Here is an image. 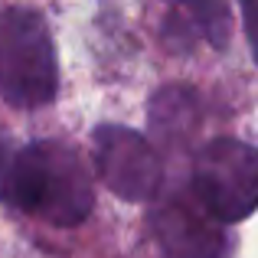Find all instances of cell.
<instances>
[{
    "instance_id": "6da1fadb",
    "label": "cell",
    "mask_w": 258,
    "mask_h": 258,
    "mask_svg": "<svg viewBox=\"0 0 258 258\" xmlns=\"http://www.w3.org/2000/svg\"><path fill=\"white\" fill-rule=\"evenodd\" d=\"M0 193L10 206L62 229L79 226L95 203L92 176L79 151L59 141H33L13 154L0 173Z\"/></svg>"
},
{
    "instance_id": "7a4b0ae2",
    "label": "cell",
    "mask_w": 258,
    "mask_h": 258,
    "mask_svg": "<svg viewBox=\"0 0 258 258\" xmlns=\"http://www.w3.org/2000/svg\"><path fill=\"white\" fill-rule=\"evenodd\" d=\"M59 72L46 20L26 7L0 10V95L17 108H39L56 98Z\"/></svg>"
},
{
    "instance_id": "3957f363",
    "label": "cell",
    "mask_w": 258,
    "mask_h": 258,
    "mask_svg": "<svg viewBox=\"0 0 258 258\" xmlns=\"http://www.w3.org/2000/svg\"><path fill=\"white\" fill-rule=\"evenodd\" d=\"M193 200L216 222H242L258 209V151L245 141L216 138L196 154Z\"/></svg>"
},
{
    "instance_id": "277c9868",
    "label": "cell",
    "mask_w": 258,
    "mask_h": 258,
    "mask_svg": "<svg viewBox=\"0 0 258 258\" xmlns=\"http://www.w3.org/2000/svg\"><path fill=\"white\" fill-rule=\"evenodd\" d=\"M95 170L114 196L144 203L160 186V157L144 134L121 124H101L92 138Z\"/></svg>"
},
{
    "instance_id": "5b68a950",
    "label": "cell",
    "mask_w": 258,
    "mask_h": 258,
    "mask_svg": "<svg viewBox=\"0 0 258 258\" xmlns=\"http://www.w3.org/2000/svg\"><path fill=\"white\" fill-rule=\"evenodd\" d=\"M154 235L170 258H222L226 239L222 226L193 200V196H170L154 209Z\"/></svg>"
},
{
    "instance_id": "8992f818",
    "label": "cell",
    "mask_w": 258,
    "mask_h": 258,
    "mask_svg": "<svg viewBox=\"0 0 258 258\" xmlns=\"http://www.w3.org/2000/svg\"><path fill=\"white\" fill-rule=\"evenodd\" d=\"M164 33L173 46H193L196 39H209L213 46H222L229 33V7H222V4L173 7Z\"/></svg>"
},
{
    "instance_id": "52a82bcc",
    "label": "cell",
    "mask_w": 258,
    "mask_h": 258,
    "mask_svg": "<svg viewBox=\"0 0 258 258\" xmlns=\"http://www.w3.org/2000/svg\"><path fill=\"white\" fill-rule=\"evenodd\" d=\"M200 121V101L186 88H160L151 101V124L167 144H173V138H189Z\"/></svg>"
},
{
    "instance_id": "ba28073f",
    "label": "cell",
    "mask_w": 258,
    "mask_h": 258,
    "mask_svg": "<svg viewBox=\"0 0 258 258\" xmlns=\"http://www.w3.org/2000/svg\"><path fill=\"white\" fill-rule=\"evenodd\" d=\"M242 17H245V30H248V43H252V56L258 62V0L255 4L242 7Z\"/></svg>"
}]
</instances>
